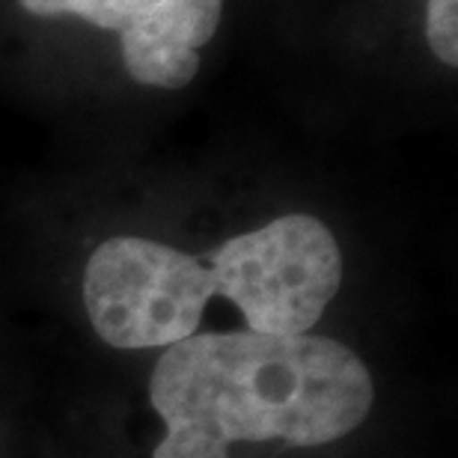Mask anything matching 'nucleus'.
I'll return each instance as SVG.
<instances>
[{
  "instance_id": "obj_6",
  "label": "nucleus",
  "mask_w": 458,
  "mask_h": 458,
  "mask_svg": "<svg viewBox=\"0 0 458 458\" xmlns=\"http://www.w3.org/2000/svg\"><path fill=\"white\" fill-rule=\"evenodd\" d=\"M18 6L33 15L57 18V15H78L89 6V0H18Z\"/></svg>"
},
{
  "instance_id": "obj_2",
  "label": "nucleus",
  "mask_w": 458,
  "mask_h": 458,
  "mask_svg": "<svg viewBox=\"0 0 458 458\" xmlns=\"http://www.w3.org/2000/svg\"><path fill=\"white\" fill-rule=\"evenodd\" d=\"M217 295L233 301L247 331L310 334L343 286V253L313 215H283L206 253Z\"/></svg>"
},
{
  "instance_id": "obj_1",
  "label": "nucleus",
  "mask_w": 458,
  "mask_h": 458,
  "mask_svg": "<svg viewBox=\"0 0 458 458\" xmlns=\"http://www.w3.org/2000/svg\"><path fill=\"white\" fill-rule=\"evenodd\" d=\"M164 423L152 458H235L238 446H322L369 417L375 384L327 336L194 334L167 345L149 381Z\"/></svg>"
},
{
  "instance_id": "obj_5",
  "label": "nucleus",
  "mask_w": 458,
  "mask_h": 458,
  "mask_svg": "<svg viewBox=\"0 0 458 458\" xmlns=\"http://www.w3.org/2000/svg\"><path fill=\"white\" fill-rule=\"evenodd\" d=\"M426 39L444 66H458V0H426Z\"/></svg>"
},
{
  "instance_id": "obj_3",
  "label": "nucleus",
  "mask_w": 458,
  "mask_h": 458,
  "mask_svg": "<svg viewBox=\"0 0 458 458\" xmlns=\"http://www.w3.org/2000/svg\"><path fill=\"white\" fill-rule=\"evenodd\" d=\"M217 280L208 256L116 235L98 244L84 268L89 325L114 348H161L197 334Z\"/></svg>"
},
{
  "instance_id": "obj_4",
  "label": "nucleus",
  "mask_w": 458,
  "mask_h": 458,
  "mask_svg": "<svg viewBox=\"0 0 458 458\" xmlns=\"http://www.w3.org/2000/svg\"><path fill=\"white\" fill-rule=\"evenodd\" d=\"M221 13L224 0H89L81 18L119 33L137 84L182 89L197 78L199 48L212 42Z\"/></svg>"
}]
</instances>
